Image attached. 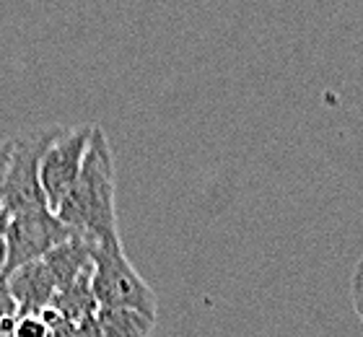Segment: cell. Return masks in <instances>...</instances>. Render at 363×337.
I'll list each match as a JSON object with an SVG mask.
<instances>
[{"label":"cell","instance_id":"obj_1","mask_svg":"<svg viewBox=\"0 0 363 337\" xmlns=\"http://www.w3.org/2000/svg\"><path fill=\"white\" fill-rule=\"evenodd\" d=\"M55 216L68 226L76 239L86 241L91 249L122 247L120 223H117V169L109 138L101 128H94L84 169L76 184L70 187Z\"/></svg>","mask_w":363,"mask_h":337},{"label":"cell","instance_id":"obj_12","mask_svg":"<svg viewBox=\"0 0 363 337\" xmlns=\"http://www.w3.org/2000/svg\"><path fill=\"white\" fill-rule=\"evenodd\" d=\"M11 145L13 140L6 138L0 143V210H3V187H6V172H8V161H11Z\"/></svg>","mask_w":363,"mask_h":337},{"label":"cell","instance_id":"obj_11","mask_svg":"<svg viewBox=\"0 0 363 337\" xmlns=\"http://www.w3.org/2000/svg\"><path fill=\"white\" fill-rule=\"evenodd\" d=\"M42 314V319H45L47 324H50V332H52V337H78L76 335V327L70 322H65L55 309L47 306L45 311H39Z\"/></svg>","mask_w":363,"mask_h":337},{"label":"cell","instance_id":"obj_13","mask_svg":"<svg viewBox=\"0 0 363 337\" xmlns=\"http://www.w3.org/2000/svg\"><path fill=\"white\" fill-rule=\"evenodd\" d=\"M6 226H8V213L0 210V244H3V236H6Z\"/></svg>","mask_w":363,"mask_h":337},{"label":"cell","instance_id":"obj_6","mask_svg":"<svg viewBox=\"0 0 363 337\" xmlns=\"http://www.w3.org/2000/svg\"><path fill=\"white\" fill-rule=\"evenodd\" d=\"M8 277V288L13 293V301L18 306V314H39L52 304L57 293V280L52 277L45 260L39 257L34 263L21 265Z\"/></svg>","mask_w":363,"mask_h":337},{"label":"cell","instance_id":"obj_8","mask_svg":"<svg viewBox=\"0 0 363 337\" xmlns=\"http://www.w3.org/2000/svg\"><path fill=\"white\" fill-rule=\"evenodd\" d=\"M91 270H94V263L86 265V267L81 270V275H78L73 283L55 293L52 304H50V309H55V311H57L65 322L73 324V327H76L78 322H84L86 316L99 311V304H96V299H94V288H91Z\"/></svg>","mask_w":363,"mask_h":337},{"label":"cell","instance_id":"obj_7","mask_svg":"<svg viewBox=\"0 0 363 337\" xmlns=\"http://www.w3.org/2000/svg\"><path fill=\"white\" fill-rule=\"evenodd\" d=\"M156 319L125 309H99L76 324L78 337H151Z\"/></svg>","mask_w":363,"mask_h":337},{"label":"cell","instance_id":"obj_5","mask_svg":"<svg viewBox=\"0 0 363 337\" xmlns=\"http://www.w3.org/2000/svg\"><path fill=\"white\" fill-rule=\"evenodd\" d=\"M96 125H76V128H60L52 143L47 145L39 161V184L45 192L47 208L57 210L70 187L76 184L78 174L84 169V158L89 150L91 135Z\"/></svg>","mask_w":363,"mask_h":337},{"label":"cell","instance_id":"obj_10","mask_svg":"<svg viewBox=\"0 0 363 337\" xmlns=\"http://www.w3.org/2000/svg\"><path fill=\"white\" fill-rule=\"evenodd\" d=\"M11 337H52V332L42 314H18Z\"/></svg>","mask_w":363,"mask_h":337},{"label":"cell","instance_id":"obj_2","mask_svg":"<svg viewBox=\"0 0 363 337\" xmlns=\"http://www.w3.org/2000/svg\"><path fill=\"white\" fill-rule=\"evenodd\" d=\"M91 288L99 309H125L138 314L153 316L159 311V301L143 275L133 267L125 255V247H96L91 249Z\"/></svg>","mask_w":363,"mask_h":337},{"label":"cell","instance_id":"obj_14","mask_svg":"<svg viewBox=\"0 0 363 337\" xmlns=\"http://www.w3.org/2000/svg\"><path fill=\"white\" fill-rule=\"evenodd\" d=\"M3 260H6V247L0 244V270H3Z\"/></svg>","mask_w":363,"mask_h":337},{"label":"cell","instance_id":"obj_3","mask_svg":"<svg viewBox=\"0 0 363 337\" xmlns=\"http://www.w3.org/2000/svg\"><path fill=\"white\" fill-rule=\"evenodd\" d=\"M60 133V125H45L31 128L18 135H11V161L6 172V187H3V210L8 216L21 210L47 208L45 192L39 184V161L55 135Z\"/></svg>","mask_w":363,"mask_h":337},{"label":"cell","instance_id":"obj_9","mask_svg":"<svg viewBox=\"0 0 363 337\" xmlns=\"http://www.w3.org/2000/svg\"><path fill=\"white\" fill-rule=\"evenodd\" d=\"M16 316H18V306H16L11 288H8V277L0 275V337H11Z\"/></svg>","mask_w":363,"mask_h":337},{"label":"cell","instance_id":"obj_4","mask_svg":"<svg viewBox=\"0 0 363 337\" xmlns=\"http://www.w3.org/2000/svg\"><path fill=\"white\" fill-rule=\"evenodd\" d=\"M68 239H76V236L50 208L21 210V213L8 216L6 236H3L6 260H3L0 275H11L21 265L45 257L47 252H52Z\"/></svg>","mask_w":363,"mask_h":337}]
</instances>
